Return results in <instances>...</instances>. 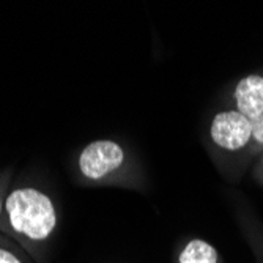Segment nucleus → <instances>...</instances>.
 <instances>
[{"instance_id":"obj_4","label":"nucleus","mask_w":263,"mask_h":263,"mask_svg":"<svg viewBox=\"0 0 263 263\" xmlns=\"http://www.w3.org/2000/svg\"><path fill=\"white\" fill-rule=\"evenodd\" d=\"M236 110L249 120H257L263 115V78L251 74L243 78L235 88Z\"/></svg>"},{"instance_id":"obj_7","label":"nucleus","mask_w":263,"mask_h":263,"mask_svg":"<svg viewBox=\"0 0 263 263\" xmlns=\"http://www.w3.org/2000/svg\"><path fill=\"white\" fill-rule=\"evenodd\" d=\"M0 263H21V260L10 251L0 249Z\"/></svg>"},{"instance_id":"obj_5","label":"nucleus","mask_w":263,"mask_h":263,"mask_svg":"<svg viewBox=\"0 0 263 263\" xmlns=\"http://www.w3.org/2000/svg\"><path fill=\"white\" fill-rule=\"evenodd\" d=\"M178 261L180 263H218V252L206 241L193 240L183 248Z\"/></svg>"},{"instance_id":"obj_2","label":"nucleus","mask_w":263,"mask_h":263,"mask_svg":"<svg viewBox=\"0 0 263 263\" xmlns=\"http://www.w3.org/2000/svg\"><path fill=\"white\" fill-rule=\"evenodd\" d=\"M125 162V150L114 140H95L82 150L79 169L88 180H101Z\"/></svg>"},{"instance_id":"obj_8","label":"nucleus","mask_w":263,"mask_h":263,"mask_svg":"<svg viewBox=\"0 0 263 263\" xmlns=\"http://www.w3.org/2000/svg\"><path fill=\"white\" fill-rule=\"evenodd\" d=\"M0 210H2V202H0Z\"/></svg>"},{"instance_id":"obj_1","label":"nucleus","mask_w":263,"mask_h":263,"mask_svg":"<svg viewBox=\"0 0 263 263\" xmlns=\"http://www.w3.org/2000/svg\"><path fill=\"white\" fill-rule=\"evenodd\" d=\"M10 226L32 241H43L57 224L52 200L33 187L14 189L5 200Z\"/></svg>"},{"instance_id":"obj_3","label":"nucleus","mask_w":263,"mask_h":263,"mask_svg":"<svg viewBox=\"0 0 263 263\" xmlns=\"http://www.w3.org/2000/svg\"><path fill=\"white\" fill-rule=\"evenodd\" d=\"M210 136L224 150H241L252 139V122L238 110H224L214 115Z\"/></svg>"},{"instance_id":"obj_6","label":"nucleus","mask_w":263,"mask_h":263,"mask_svg":"<svg viewBox=\"0 0 263 263\" xmlns=\"http://www.w3.org/2000/svg\"><path fill=\"white\" fill-rule=\"evenodd\" d=\"M252 139L263 145V115L258 117L257 120H252Z\"/></svg>"}]
</instances>
